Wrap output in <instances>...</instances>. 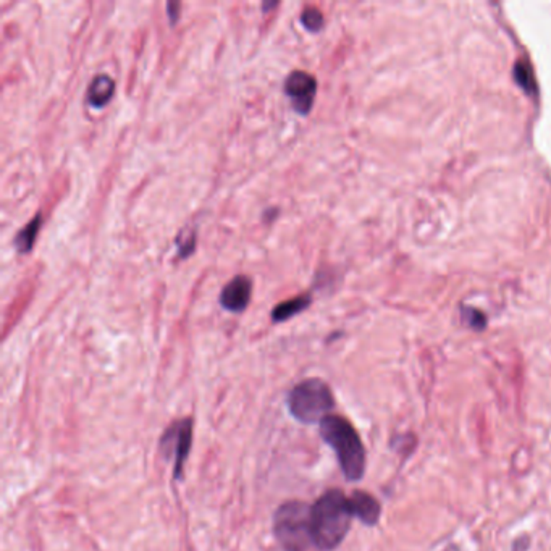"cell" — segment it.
Returning <instances> with one entry per match:
<instances>
[{
	"label": "cell",
	"mask_w": 551,
	"mask_h": 551,
	"mask_svg": "<svg viewBox=\"0 0 551 551\" xmlns=\"http://www.w3.org/2000/svg\"><path fill=\"white\" fill-rule=\"evenodd\" d=\"M350 498L341 490H328L310 506V529L314 547L320 551L338 548L351 527Z\"/></svg>",
	"instance_id": "1"
},
{
	"label": "cell",
	"mask_w": 551,
	"mask_h": 551,
	"mask_svg": "<svg viewBox=\"0 0 551 551\" xmlns=\"http://www.w3.org/2000/svg\"><path fill=\"white\" fill-rule=\"evenodd\" d=\"M320 437L336 453L346 480L359 482L365 474V448L356 428L341 415L330 414L320 424Z\"/></svg>",
	"instance_id": "2"
},
{
	"label": "cell",
	"mask_w": 551,
	"mask_h": 551,
	"mask_svg": "<svg viewBox=\"0 0 551 551\" xmlns=\"http://www.w3.org/2000/svg\"><path fill=\"white\" fill-rule=\"evenodd\" d=\"M288 411L301 424H320L335 408V398L320 378L298 383L288 395Z\"/></svg>",
	"instance_id": "3"
},
{
	"label": "cell",
	"mask_w": 551,
	"mask_h": 551,
	"mask_svg": "<svg viewBox=\"0 0 551 551\" xmlns=\"http://www.w3.org/2000/svg\"><path fill=\"white\" fill-rule=\"evenodd\" d=\"M273 534L283 551H308L312 542L310 506L303 501H288L273 516Z\"/></svg>",
	"instance_id": "4"
},
{
	"label": "cell",
	"mask_w": 551,
	"mask_h": 551,
	"mask_svg": "<svg viewBox=\"0 0 551 551\" xmlns=\"http://www.w3.org/2000/svg\"><path fill=\"white\" fill-rule=\"evenodd\" d=\"M285 93L299 113H309L317 93L315 78L301 70L293 71L285 79Z\"/></svg>",
	"instance_id": "5"
},
{
	"label": "cell",
	"mask_w": 551,
	"mask_h": 551,
	"mask_svg": "<svg viewBox=\"0 0 551 551\" xmlns=\"http://www.w3.org/2000/svg\"><path fill=\"white\" fill-rule=\"evenodd\" d=\"M175 433V438L171 440L168 433H165L162 442L165 443H173L175 445V479L178 480L183 477V469H185V462L191 451L193 443V422L191 419H185L171 428Z\"/></svg>",
	"instance_id": "6"
},
{
	"label": "cell",
	"mask_w": 551,
	"mask_h": 551,
	"mask_svg": "<svg viewBox=\"0 0 551 551\" xmlns=\"http://www.w3.org/2000/svg\"><path fill=\"white\" fill-rule=\"evenodd\" d=\"M251 293H253V281L246 275H238L223 288L220 303L231 312H241L248 308Z\"/></svg>",
	"instance_id": "7"
},
{
	"label": "cell",
	"mask_w": 551,
	"mask_h": 551,
	"mask_svg": "<svg viewBox=\"0 0 551 551\" xmlns=\"http://www.w3.org/2000/svg\"><path fill=\"white\" fill-rule=\"evenodd\" d=\"M350 506L353 516L358 517L365 525H375L382 516V506L378 501L367 492H353L350 497Z\"/></svg>",
	"instance_id": "8"
},
{
	"label": "cell",
	"mask_w": 551,
	"mask_h": 551,
	"mask_svg": "<svg viewBox=\"0 0 551 551\" xmlns=\"http://www.w3.org/2000/svg\"><path fill=\"white\" fill-rule=\"evenodd\" d=\"M115 94V81L108 75H96L88 86L86 102L91 107L101 108L112 99Z\"/></svg>",
	"instance_id": "9"
},
{
	"label": "cell",
	"mask_w": 551,
	"mask_h": 551,
	"mask_svg": "<svg viewBox=\"0 0 551 551\" xmlns=\"http://www.w3.org/2000/svg\"><path fill=\"white\" fill-rule=\"evenodd\" d=\"M310 303H312V298L309 295L288 299V301L280 303L277 308L273 309L272 318L275 322L288 320V318H291L293 315H296V314H299V312L308 309Z\"/></svg>",
	"instance_id": "10"
},
{
	"label": "cell",
	"mask_w": 551,
	"mask_h": 551,
	"mask_svg": "<svg viewBox=\"0 0 551 551\" xmlns=\"http://www.w3.org/2000/svg\"><path fill=\"white\" fill-rule=\"evenodd\" d=\"M42 225V216L38 213L31 222H29L24 228L16 235L15 238V248L18 249V253H29L33 248V244L36 241V236L39 233V228Z\"/></svg>",
	"instance_id": "11"
},
{
	"label": "cell",
	"mask_w": 551,
	"mask_h": 551,
	"mask_svg": "<svg viewBox=\"0 0 551 551\" xmlns=\"http://www.w3.org/2000/svg\"><path fill=\"white\" fill-rule=\"evenodd\" d=\"M514 79L516 83L522 88L527 94H535L537 91V84H535V78H534V71H532L529 62H520L516 64L514 66Z\"/></svg>",
	"instance_id": "12"
},
{
	"label": "cell",
	"mask_w": 551,
	"mask_h": 551,
	"mask_svg": "<svg viewBox=\"0 0 551 551\" xmlns=\"http://www.w3.org/2000/svg\"><path fill=\"white\" fill-rule=\"evenodd\" d=\"M301 21H303L304 26L308 28L309 31H312V33L320 31V29L323 28V23H325V20H323L322 11L318 10L317 7H305L303 10Z\"/></svg>",
	"instance_id": "13"
},
{
	"label": "cell",
	"mask_w": 551,
	"mask_h": 551,
	"mask_svg": "<svg viewBox=\"0 0 551 551\" xmlns=\"http://www.w3.org/2000/svg\"><path fill=\"white\" fill-rule=\"evenodd\" d=\"M464 320L467 322L469 327L475 330H482L487 325V317L475 309H464Z\"/></svg>",
	"instance_id": "14"
},
{
	"label": "cell",
	"mask_w": 551,
	"mask_h": 551,
	"mask_svg": "<svg viewBox=\"0 0 551 551\" xmlns=\"http://www.w3.org/2000/svg\"><path fill=\"white\" fill-rule=\"evenodd\" d=\"M176 244H178V254L181 257L189 256L196 248V233L193 231V233L188 236V240H183V238L180 236L178 240H176Z\"/></svg>",
	"instance_id": "15"
},
{
	"label": "cell",
	"mask_w": 551,
	"mask_h": 551,
	"mask_svg": "<svg viewBox=\"0 0 551 551\" xmlns=\"http://www.w3.org/2000/svg\"><path fill=\"white\" fill-rule=\"evenodd\" d=\"M530 543V538L527 535H520L517 540L512 543V551H527Z\"/></svg>",
	"instance_id": "16"
},
{
	"label": "cell",
	"mask_w": 551,
	"mask_h": 551,
	"mask_svg": "<svg viewBox=\"0 0 551 551\" xmlns=\"http://www.w3.org/2000/svg\"><path fill=\"white\" fill-rule=\"evenodd\" d=\"M167 10H168V16H170L171 23H176V20H178V16H180L181 4H178V2H170V4L167 5Z\"/></svg>",
	"instance_id": "17"
}]
</instances>
